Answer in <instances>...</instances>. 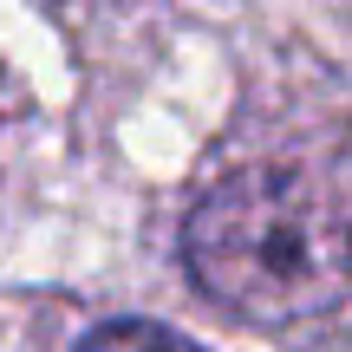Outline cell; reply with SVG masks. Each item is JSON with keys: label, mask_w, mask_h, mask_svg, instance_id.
I'll return each mask as SVG.
<instances>
[{"label": "cell", "mask_w": 352, "mask_h": 352, "mask_svg": "<svg viewBox=\"0 0 352 352\" xmlns=\"http://www.w3.org/2000/svg\"><path fill=\"white\" fill-rule=\"evenodd\" d=\"M78 352H202V346L170 333V327H157V320H111V327L85 333Z\"/></svg>", "instance_id": "7a4b0ae2"}, {"label": "cell", "mask_w": 352, "mask_h": 352, "mask_svg": "<svg viewBox=\"0 0 352 352\" xmlns=\"http://www.w3.org/2000/svg\"><path fill=\"white\" fill-rule=\"evenodd\" d=\"M183 261L215 307L254 327L333 314L352 300V138L261 157L202 189Z\"/></svg>", "instance_id": "6da1fadb"}, {"label": "cell", "mask_w": 352, "mask_h": 352, "mask_svg": "<svg viewBox=\"0 0 352 352\" xmlns=\"http://www.w3.org/2000/svg\"><path fill=\"white\" fill-rule=\"evenodd\" d=\"M0 98H7V78H0Z\"/></svg>", "instance_id": "3957f363"}]
</instances>
